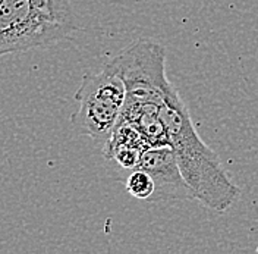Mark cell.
<instances>
[{"instance_id":"cell-1","label":"cell","mask_w":258,"mask_h":254,"mask_svg":"<svg viewBox=\"0 0 258 254\" xmlns=\"http://www.w3.org/2000/svg\"><path fill=\"white\" fill-rule=\"evenodd\" d=\"M160 118L169 144L176 155L180 174L194 198L217 213H225L241 195L219 156L201 140L188 108L173 88L160 106Z\"/></svg>"},{"instance_id":"cell-2","label":"cell","mask_w":258,"mask_h":254,"mask_svg":"<svg viewBox=\"0 0 258 254\" xmlns=\"http://www.w3.org/2000/svg\"><path fill=\"white\" fill-rule=\"evenodd\" d=\"M77 30L69 0L0 2V56L53 46Z\"/></svg>"},{"instance_id":"cell-3","label":"cell","mask_w":258,"mask_h":254,"mask_svg":"<svg viewBox=\"0 0 258 254\" xmlns=\"http://www.w3.org/2000/svg\"><path fill=\"white\" fill-rule=\"evenodd\" d=\"M113 61L126 90L117 124H135L147 106H161L173 90L164 72L166 48L159 43L138 40Z\"/></svg>"},{"instance_id":"cell-4","label":"cell","mask_w":258,"mask_h":254,"mask_svg":"<svg viewBox=\"0 0 258 254\" xmlns=\"http://www.w3.org/2000/svg\"><path fill=\"white\" fill-rule=\"evenodd\" d=\"M125 97V84L112 59L100 72L82 77L75 93L80 108L71 116L72 128L80 135L104 144L119 122Z\"/></svg>"},{"instance_id":"cell-5","label":"cell","mask_w":258,"mask_h":254,"mask_svg":"<svg viewBox=\"0 0 258 254\" xmlns=\"http://www.w3.org/2000/svg\"><path fill=\"white\" fill-rule=\"evenodd\" d=\"M137 168L148 172L154 179L156 190L150 198L151 203L194 198L192 191L180 174L175 150L170 144L148 147L141 155Z\"/></svg>"},{"instance_id":"cell-6","label":"cell","mask_w":258,"mask_h":254,"mask_svg":"<svg viewBox=\"0 0 258 254\" xmlns=\"http://www.w3.org/2000/svg\"><path fill=\"white\" fill-rule=\"evenodd\" d=\"M125 187L134 198L147 200V201H150V198L153 197L154 190H156L153 176L143 169H138V168L131 171V174L126 178Z\"/></svg>"},{"instance_id":"cell-7","label":"cell","mask_w":258,"mask_h":254,"mask_svg":"<svg viewBox=\"0 0 258 254\" xmlns=\"http://www.w3.org/2000/svg\"><path fill=\"white\" fill-rule=\"evenodd\" d=\"M0 2H2V0H0Z\"/></svg>"}]
</instances>
